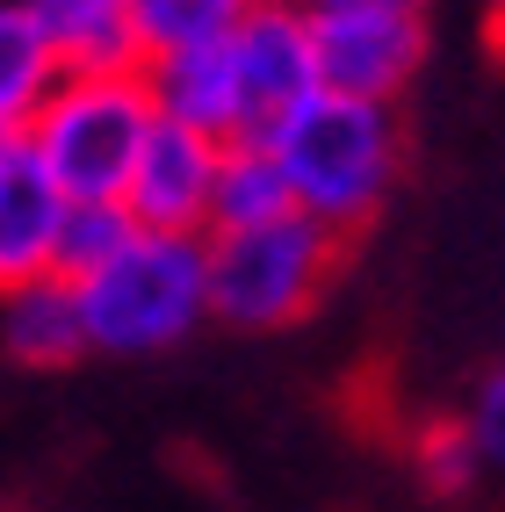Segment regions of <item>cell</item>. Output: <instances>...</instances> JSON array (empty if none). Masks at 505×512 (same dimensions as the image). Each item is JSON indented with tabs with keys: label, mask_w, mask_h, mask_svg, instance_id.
Instances as JSON below:
<instances>
[{
	"label": "cell",
	"mask_w": 505,
	"mask_h": 512,
	"mask_svg": "<svg viewBox=\"0 0 505 512\" xmlns=\"http://www.w3.org/2000/svg\"><path fill=\"white\" fill-rule=\"evenodd\" d=\"M267 159H275L296 217H311L332 238H361L383 217V202L397 188V166H404L397 109L390 101H347V94L318 87L275 123Z\"/></svg>",
	"instance_id": "cell-1"
},
{
	"label": "cell",
	"mask_w": 505,
	"mask_h": 512,
	"mask_svg": "<svg viewBox=\"0 0 505 512\" xmlns=\"http://www.w3.org/2000/svg\"><path fill=\"white\" fill-rule=\"evenodd\" d=\"M87 354H166L210 318L202 296V238L181 231H130L123 246L73 282Z\"/></svg>",
	"instance_id": "cell-2"
},
{
	"label": "cell",
	"mask_w": 505,
	"mask_h": 512,
	"mask_svg": "<svg viewBox=\"0 0 505 512\" xmlns=\"http://www.w3.org/2000/svg\"><path fill=\"white\" fill-rule=\"evenodd\" d=\"M152 116L159 101L145 87V65H130V73H58L44 109L29 116L22 145L65 202H116Z\"/></svg>",
	"instance_id": "cell-3"
},
{
	"label": "cell",
	"mask_w": 505,
	"mask_h": 512,
	"mask_svg": "<svg viewBox=\"0 0 505 512\" xmlns=\"http://www.w3.org/2000/svg\"><path fill=\"white\" fill-rule=\"evenodd\" d=\"M347 238L318 231L311 217H267L246 231H202V296L217 325L282 332L318 311L325 282L340 275Z\"/></svg>",
	"instance_id": "cell-4"
},
{
	"label": "cell",
	"mask_w": 505,
	"mask_h": 512,
	"mask_svg": "<svg viewBox=\"0 0 505 512\" xmlns=\"http://www.w3.org/2000/svg\"><path fill=\"white\" fill-rule=\"evenodd\" d=\"M224 73H231V145H267L296 101L318 94L303 0H267V8L231 15L224 22Z\"/></svg>",
	"instance_id": "cell-5"
},
{
	"label": "cell",
	"mask_w": 505,
	"mask_h": 512,
	"mask_svg": "<svg viewBox=\"0 0 505 512\" xmlns=\"http://www.w3.org/2000/svg\"><path fill=\"white\" fill-rule=\"evenodd\" d=\"M311 15V65L325 94L347 101H397L426 65V8H303Z\"/></svg>",
	"instance_id": "cell-6"
},
{
	"label": "cell",
	"mask_w": 505,
	"mask_h": 512,
	"mask_svg": "<svg viewBox=\"0 0 505 512\" xmlns=\"http://www.w3.org/2000/svg\"><path fill=\"white\" fill-rule=\"evenodd\" d=\"M217 159L224 145L202 138V130L174 123V116H152L138 159L123 174V210L138 231H181V238H202L210 231V181H217Z\"/></svg>",
	"instance_id": "cell-7"
},
{
	"label": "cell",
	"mask_w": 505,
	"mask_h": 512,
	"mask_svg": "<svg viewBox=\"0 0 505 512\" xmlns=\"http://www.w3.org/2000/svg\"><path fill=\"white\" fill-rule=\"evenodd\" d=\"M65 195L44 181V166L29 159L22 138H0V289L51 275Z\"/></svg>",
	"instance_id": "cell-8"
},
{
	"label": "cell",
	"mask_w": 505,
	"mask_h": 512,
	"mask_svg": "<svg viewBox=\"0 0 505 512\" xmlns=\"http://www.w3.org/2000/svg\"><path fill=\"white\" fill-rule=\"evenodd\" d=\"M22 8L44 29L58 73H130V65H145L138 29H130V0H22Z\"/></svg>",
	"instance_id": "cell-9"
},
{
	"label": "cell",
	"mask_w": 505,
	"mask_h": 512,
	"mask_svg": "<svg viewBox=\"0 0 505 512\" xmlns=\"http://www.w3.org/2000/svg\"><path fill=\"white\" fill-rule=\"evenodd\" d=\"M0 347H8L22 368H65L87 354V332H80V296L65 275H37V282H15L0 289Z\"/></svg>",
	"instance_id": "cell-10"
},
{
	"label": "cell",
	"mask_w": 505,
	"mask_h": 512,
	"mask_svg": "<svg viewBox=\"0 0 505 512\" xmlns=\"http://www.w3.org/2000/svg\"><path fill=\"white\" fill-rule=\"evenodd\" d=\"M58 87V58L22 0H0V138H22L29 116Z\"/></svg>",
	"instance_id": "cell-11"
},
{
	"label": "cell",
	"mask_w": 505,
	"mask_h": 512,
	"mask_svg": "<svg viewBox=\"0 0 505 512\" xmlns=\"http://www.w3.org/2000/svg\"><path fill=\"white\" fill-rule=\"evenodd\" d=\"M267 217H289V188L267 159V145H224L217 181H210V231H246Z\"/></svg>",
	"instance_id": "cell-12"
},
{
	"label": "cell",
	"mask_w": 505,
	"mask_h": 512,
	"mask_svg": "<svg viewBox=\"0 0 505 512\" xmlns=\"http://www.w3.org/2000/svg\"><path fill=\"white\" fill-rule=\"evenodd\" d=\"M239 15L231 0H130V29H138V51L145 65L152 58H174V51H195L224 37V22Z\"/></svg>",
	"instance_id": "cell-13"
},
{
	"label": "cell",
	"mask_w": 505,
	"mask_h": 512,
	"mask_svg": "<svg viewBox=\"0 0 505 512\" xmlns=\"http://www.w3.org/2000/svg\"><path fill=\"white\" fill-rule=\"evenodd\" d=\"M130 231H138V224H130L123 202H65V217H58V246H51V275H65V282L94 275V267L109 260Z\"/></svg>",
	"instance_id": "cell-14"
},
{
	"label": "cell",
	"mask_w": 505,
	"mask_h": 512,
	"mask_svg": "<svg viewBox=\"0 0 505 512\" xmlns=\"http://www.w3.org/2000/svg\"><path fill=\"white\" fill-rule=\"evenodd\" d=\"M412 469H419L426 491L462 498V491L484 476V455H477V440H469L462 419H426V426L412 433Z\"/></svg>",
	"instance_id": "cell-15"
},
{
	"label": "cell",
	"mask_w": 505,
	"mask_h": 512,
	"mask_svg": "<svg viewBox=\"0 0 505 512\" xmlns=\"http://www.w3.org/2000/svg\"><path fill=\"white\" fill-rule=\"evenodd\" d=\"M462 426H469V440H477L484 469H498V476H505V361L477 383V404L462 412Z\"/></svg>",
	"instance_id": "cell-16"
},
{
	"label": "cell",
	"mask_w": 505,
	"mask_h": 512,
	"mask_svg": "<svg viewBox=\"0 0 505 512\" xmlns=\"http://www.w3.org/2000/svg\"><path fill=\"white\" fill-rule=\"evenodd\" d=\"M303 8H361V0H303ZM383 8H426V0H383Z\"/></svg>",
	"instance_id": "cell-17"
},
{
	"label": "cell",
	"mask_w": 505,
	"mask_h": 512,
	"mask_svg": "<svg viewBox=\"0 0 505 512\" xmlns=\"http://www.w3.org/2000/svg\"><path fill=\"white\" fill-rule=\"evenodd\" d=\"M491 44H498V58H505V0H491Z\"/></svg>",
	"instance_id": "cell-18"
},
{
	"label": "cell",
	"mask_w": 505,
	"mask_h": 512,
	"mask_svg": "<svg viewBox=\"0 0 505 512\" xmlns=\"http://www.w3.org/2000/svg\"><path fill=\"white\" fill-rule=\"evenodd\" d=\"M231 8H267V0H231Z\"/></svg>",
	"instance_id": "cell-19"
}]
</instances>
